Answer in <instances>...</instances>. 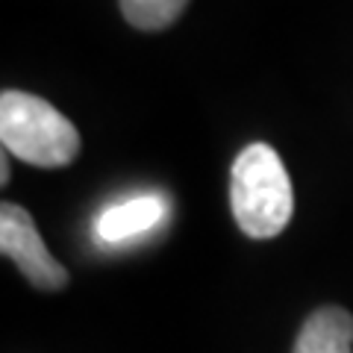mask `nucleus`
Wrapping results in <instances>:
<instances>
[{"instance_id": "5", "label": "nucleus", "mask_w": 353, "mask_h": 353, "mask_svg": "<svg viewBox=\"0 0 353 353\" xmlns=\"http://www.w3.org/2000/svg\"><path fill=\"white\" fill-rule=\"evenodd\" d=\"M162 218H165V203L159 197H153V194L132 197V201H121L115 206H109L97 218V236L109 241V245H118V241L148 233Z\"/></svg>"}, {"instance_id": "6", "label": "nucleus", "mask_w": 353, "mask_h": 353, "mask_svg": "<svg viewBox=\"0 0 353 353\" xmlns=\"http://www.w3.org/2000/svg\"><path fill=\"white\" fill-rule=\"evenodd\" d=\"M185 3L189 0H121V15L136 30L157 32L171 27L183 15Z\"/></svg>"}, {"instance_id": "1", "label": "nucleus", "mask_w": 353, "mask_h": 353, "mask_svg": "<svg viewBox=\"0 0 353 353\" xmlns=\"http://www.w3.org/2000/svg\"><path fill=\"white\" fill-rule=\"evenodd\" d=\"M230 206L239 230L250 239H274L292 221V180L277 150L250 145L236 157L230 174Z\"/></svg>"}, {"instance_id": "3", "label": "nucleus", "mask_w": 353, "mask_h": 353, "mask_svg": "<svg viewBox=\"0 0 353 353\" xmlns=\"http://www.w3.org/2000/svg\"><path fill=\"white\" fill-rule=\"evenodd\" d=\"M0 250H3L6 259L18 265L30 285H36L39 292H59L68 285V271L44 248L36 221L24 206H0Z\"/></svg>"}, {"instance_id": "4", "label": "nucleus", "mask_w": 353, "mask_h": 353, "mask_svg": "<svg viewBox=\"0 0 353 353\" xmlns=\"http://www.w3.org/2000/svg\"><path fill=\"white\" fill-rule=\"evenodd\" d=\"M294 353H353V315L341 306L315 309L301 327Z\"/></svg>"}, {"instance_id": "2", "label": "nucleus", "mask_w": 353, "mask_h": 353, "mask_svg": "<svg viewBox=\"0 0 353 353\" xmlns=\"http://www.w3.org/2000/svg\"><path fill=\"white\" fill-rule=\"evenodd\" d=\"M3 150L39 168H62L80 153V132L57 106L36 94L6 88L0 94Z\"/></svg>"}]
</instances>
